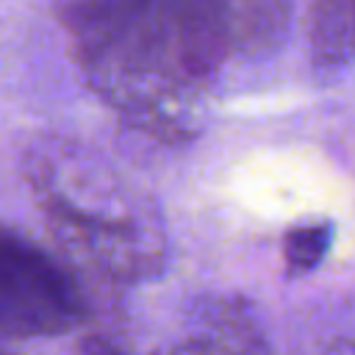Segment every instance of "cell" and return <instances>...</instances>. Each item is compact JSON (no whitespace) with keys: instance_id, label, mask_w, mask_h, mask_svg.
<instances>
[{"instance_id":"obj_1","label":"cell","mask_w":355,"mask_h":355,"mask_svg":"<svg viewBox=\"0 0 355 355\" xmlns=\"http://www.w3.org/2000/svg\"><path fill=\"white\" fill-rule=\"evenodd\" d=\"M89 86L136 130L194 139L230 72L272 58L291 0H55Z\"/></svg>"},{"instance_id":"obj_3","label":"cell","mask_w":355,"mask_h":355,"mask_svg":"<svg viewBox=\"0 0 355 355\" xmlns=\"http://www.w3.org/2000/svg\"><path fill=\"white\" fill-rule=\"evenodd\" d=\"M75 275L50 252L0 227V336H61L86 319Z\"/></svg>"},{"instance_id":"obj_2","label":"cell","mask_w":355,"mask_h":355,"mask_svg":"<svg viewBox=\"0 0 355 355\" xmlns=\"http://www.w3.org/2000/svg\"><path fill=\"white\" fill-rule=\"evenodd\" d=\"M36 189L61 247L108 283H144L164 272L169 241L158 205L105 164L58 153L42 158Z\"/></svg>"},{"instance_id":"obj_4","label":"cell","mask_w":355,"mask_h":355,"mask_svg":"<svg viewBox=\"0 0 355 355\" xmlns=\"http://www.w3.org/2000/svg\"><path fill=\"white\" fill-rule=\"evenodd\" d=\"M263 341L252 313L241 300L214 297L197 308V330L180 341L178 352H263Z\"/></svg>"},{"instance_id":"obj_5","label":"cell","mask_w":355,"mask_h":355,"mask_svg":"<svg viewBox=\"0 0 355 355\" xmlns=\"http://www.w3.org/2000/svg\"><path fill=\"white\" fill-rule=\"evenodd\" d=\"M311 58L322 69L355 61V0H313L308 14Z\"/></svg>"},{"instance_id":"obj_6","label":"cell","mask_w":355,"mask_h":355,"mask_svg":"<svg viewBox=\"0 0 355 355\" xmlns=\"http://www.w3.org/2000/svg\"><path fill=\"white\" fill-rule=\"evenodd\" d=\"M333 222L327 219H313V222H300L283 236V263L288 277H302L311 275L324 255L330 252L333 244Z\"/></svg>"}]
</instances>
